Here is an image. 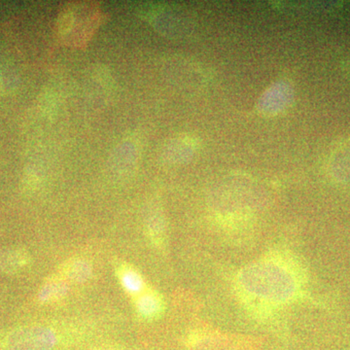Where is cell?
<instances>
[{"label": "cell", "instance_id": "obj_5", "mask_svg": "<svg viewBox=\"0 0 350 350\" xmlns=\"http://www.w3.org/2000/svg\"><path fill=\"white\" fill-rule=\"evenodd\" d=\"M57 275L66 282L81 284L93 275V266L85 258H71L59 267Z\"/></svg>", "mask_w": 350, "mask_h": 350}, {"label": "cell", "instance_id": "obj_1", "mask_svg": "<svg viewBox=\"0 0 350 350\" xmlns=\"http://www.w3.org/2000/svg\"><path fill=\"white\" fill-rule=\"evenodd\" d=\"M303 273L287 255L273 253L244 267L237 278L241 298L260 310L286 306L298 298Z\"/></svg>", "mask_w": 350, "mask_h": 350}, {"label": "cell", "instance_id": "obj_4", "mask_svg": "<svg viewBox=\"0 0 350 350\" xmlns=\"http://www.w3.org/2000/svg\"><path fill=\"white\" fill-rule=\"evenodd\" d=\"M328 170L334 180L350 184V139L334 150L329 160Z\"/></svg>", "mask_w": 350, "mask_h": 350}, {"label": "cell", "instance_id": "obj_8", "mask_svg": "<svg viewBox=\"0 0 350 350\" xmlns=\"http://www.w3.org/2000/svg\"><path fill=\"white\" fill-rule=\"evenodd\" d=\"M69 283L59 275L50 278L44 283L38 292V301L44 305L64 300L69 292Z\"/></svg>", "mask_w": 350, "mask_h": 350}, {"label": "cell", "instance_id": "obj_2", "mask_svg": "<svg viewBox=\"0 0 350 350\" xmlns=\"http://www.w3.org/2000/svg\"><path fill=\"white\" fill-rule=\"evenodd\" d=\"M57 344V335L48 326H27L16 329L4 340L5 350H53Z\"/></svg>", "mask_w": 350, "mask_h": 350}, {"label": "cell", "instance_id": "obj_6", "mask_svg": "<svg viewBox=\"0 0 350 350\" xmlns=\"http://www.w3.org/2000/svg\"><path fill=\"white\" fill-rule=\"evenodd\" d=\"M31 258L22 248H9L0 251V273L15 275L29 268Z\"/></svg>", "mask_w": 350, "mask_h": 350}, {"label": "cell", "instance_id": "obj_3", "mask_svg": "<svg viewBox=\"0 0 350 350\" xmlns=\"http://www.w3.org/2000/svg\"><path fill=\"white\" fill-rule=\"evenodd\" d=\"M133 306L139 319L154 321L163 317L165 303L162 295L147 287L142 293L133 297Z\"/></svg>", "mask_w": 350, "mask_h": 350}, {"label": "cell", "instance_id": "obj_9", "mask_svg": "<svg viewBox=\"0 0 350 350\" xmlns=\"http://www.w3.org/2000/svg\"><path fill=\"white\" fill-rule=\"evenodd\" d=\"M147 238L150 243L159 250H163L167 246V232H165V222L159 215L151 216L147 220L145 226Z\"/></svg>", "mask_w": 350, "mask_h": 350}, {"label": "cell", "instance_id": "obj_7", "mask_svg": "<svg viewBox=\"0 0 350 350\" xmlns=\"http://www.w3.org/2000/svg\"><path fill=\"white\" fill-rule=\"evenodd\" d=\"M116 275L120 284L131 298L142 293L147 288L142 273L126 262H121L116 267Z\"/></svg>", "mask_w": 350, "mask_h": 350}, {"label": "cell", "instance_id": "obj_10", "mask_svg": "<svg viewBox=\"0 0 350 350\" xmlns=\"http://www.w3.org/2000/svg\"><path fill=\"white\" fill-rule=\"evenodd\" d=\"M100 350H118V349H100Z\"/></svg>", "mask_w": 350, "mask_h": 350}]
</instances>
